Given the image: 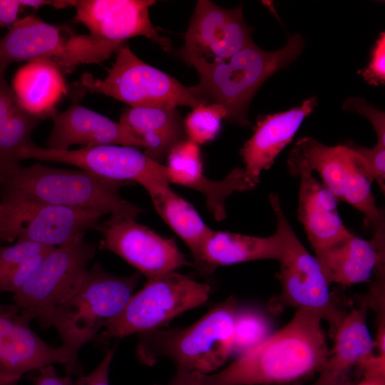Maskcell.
<instances>
[{
    "instance_id": "cell-45",
    "label": "cell",
    "mask_w": 385,
    "mask_h": 385,
    "mask_svg": "<svg viewBox=\"0 0 385 385\" xmlns=\"http://www.w3.org/2000/svg\"><path fill=\"white\" fill-rule=\"evenodd\" d=\"M292 385H299V384H292Z\"/></svg>"
},
{
    "instance_id": "cell-14",
    "label": "cell",
    "mask_w": 385,
    "mask_h": 385,
    "mask_svg": "<svg viewBox=\"0 0 385 385\" xmlns=\"http://www.w3.org/2000/svg\"><path fill=\"white\" fill-rule=\"evenodd\" d=\"M31 320L16 306L0 305V371L21 379L25 374L56 364L65 366L66 375H82L67 348L53 347L29 326Z\"/></svg>"
},
{
    "instance_id": "cell-10",
    "label": "cell",
    "mask_w": 385,
    "mask_h": 385,
    "mask_svg": "<svg viewBox=\"0 0 385 385\" xmlns=\"http://www.w3.org/2000/svg\"><path fill=\"white\" fill-rule=\"evenodd\" d=\"M85 235L47 252L28 282L13 296L14 304L30 320L43 328L52 312L83 283L88 264L96 252V245Z\"/></svg>"
},
{
    "instance_id": "cell-36",
    "label": "cell",
    "mask_w": 385,
    "mask_h": 385,
    "mask_svg": "<svg viewBox=\"0 0 385 385\" xmlns=\"http://www.w3.org/2000/svg\"><path fill=\"white\" fill-rule=\"evenodd\" d=\"M50 250L31 256L17 266L9 284V292L15 294L28 282Z\"/></svg>"
},
{
    "instance_id": "cell-25",
    "label": "cell",
    "mask_w": 385,
    "mask_h": 385,
    "mask_svg": "<svg viewBox=\"0 0 385 385\" xmlns=\"http://www.w3.org/2000/svg\"><path fill=\"white\" fill-rule=\"evenodd\" d=\"M43 120L21 106L0 71V186L21 168V151L32 143V133Z\"/></svg>"
},
{
    "instance_id": "cell-6",
    "label": "cell",
    "mask_w": 385,
    "mask_h": 385,
    "mask_svg": "<svg viewBox=\"0 0 385 385\" xmlns=\"http://www.w3.org/2000/svg\"><path fill=\"white\" fill-rule=\"evenodd\" d=\"M122 45L77 34L66 26L29 15L19 19L0 38V69L5 71L10 64L21 61H41L71 69L101 63Z\"/></svg>"
},
{
    "instance_id": "cell-23",
    "label": "cell",
    "mask_w": 385,
    "mask_h": 385,
    "mask_svg": "<svg viewBox=\"0 0 385 385\" xmlns=\"http://www.w3.org/2000/svg\"><path fill=\"white\" fill-rule=\"evenodd\" d=\"M356 157V152L347 144L327 146L312 138H304L292 148L287 165L293 176L301 171L317 172L322 184L339 202Z\"/></svg>"
},
{
    "instance_id": "cell-8",
    "label": "cell",
    "mask_w": 385,
    "mask_h": 385,
    "mask_svg": "<svg viewBox=\"0 0 385 385\" xmlns=\"http://www.w3.org/2000/svg\"><path fill=\"white\" fill-rule=\"evenodd\" d=\"M210 291L208 284L175 271L148 278L143 287L104 324L96 338L106 343L160 329L176 316L205 303Z\"/></svg>"
},
{
    "instance_id": "cell-18",
    "label": "cell",
    "mask_w": 385,
    "mask_h": 385,
    "mask_svg": "<svg viewBox=\"0 0 385 385\" xmlns=\"http://www.w3.org/2000/svg\"><path fill=\"white\" fill-rule=\"evenodd\" d=\"M166 177L169 183L190 188L202 193L209 210L217 221L226 217L225 200L235 192L252 189L244 168L232 170L222 180L208 179L203 173L199 145L185 138L168 154Z\"/></svg>"
},
{
    "instance_id": "cell-2",
    "label": "cell",
    "mask_w": 385,
    "mask_h": 385,
    "mask_svg": "<svg viewBox=\"0 0 385 385\" xmlns=\"http://www.w3.org/2000/svg\"><path fill=\"white\" fill-rule=\"evenodd\" d=\"M129 183L107 180L82 170L36 163L21 167L0 186L1 202L58 205L135 219L142 209L118 193L121 187Z\"/></svg>"
},
{
    "instance_id": "cell-39",
    "label": "cell",
    "mask_w": 385,
    "mask_h": 385,
    "mask_svg": "<svg viewBox=\"0 0 385 385\" xmlns=\"http://www.w3.org/2000/svg\"><path fill=\"white\" fill-rule=\"evenodd\" d=\"M21 7L19 0H0V29L12 26Z\"/></svg>"
},
{
    "instance_id": "cell-13",
    "label": "cell",
    "mask_w": 385,
    "mask_h": 385,
    "mask_svg": "<svg viewBox=\"0 0 385 385\" xmlns=\"http://www.w3.org/2000/svg\"><path fill=\"white\" fill-rule=\"evenodd\" d=\"M99 231L103 235L100 247L118 255L147 279L194 267L173 239L158 235L133 218L111 215Z\"/></svg>"
},
{
    "instance_id": "cell-22",
    "label": "cell",
    "mask_w": 385,
    "mask_h": 385,
    "mask_svg": "<svg viewBox=\"0 0 385 385\" xmlns=\"http://www.w3.org/2000/svg\"><path fill=\"white\" fill-rule=\"evenodd\" d=\"M169 184L166 177H159L148 181L143 187L158 215L190 249L194 267L205 274L203 249L212 230L203 222L193 206L177 195Z\"/></svg>"
},
{
    "instance_id": "cell-37",
    "label": "cell",
    "mask_w": 385,
    "mask_h": 385,
    "mask_svg": "<svg viewBox=\"0 0 385 385\" xmlns=\"http://www.w3.org/2000/svg\"><path fill=\"white\" fill-rule=\"evenodd\" d=\"M113 354V349L107 351L98 366L89 374L78 376L73 385H110L108 372Z\"/></svg>"
},
{
    "instance_id": "cell-11",
    "label": "cell",
    "mask_w": 385,
    "mask_h": 385,
    "mask_svg": "<svg viewBox=\"0 0 385 385\" xmlns=\"http://www.w3.org/2000/svg\"><path fill=\"white\" fill-rule=\"evenodd\" d=\"M251 33L242 6L229 9L199 0L177 56L191 66L221 61L252 43Z\"/></svg>"
},
{
    "instance_id": "cell-9",
    "label": "cell",
    "mask_w": 385,
    "mask_h": 385,
    "mask_svg": "<svg viewBox=\"0 0 385 385\" xmlns=\"http://www.w3.org/2000/svg\"><path fill=\"white\" fill-rule=\"evenodd\" d=\"M116 54L105 78H96L85 73L81 79L82 87L90 93L125 103L130 108H193L204 103L190 93L188 87L143 61L128 46L122 45Z\"/></svg>"
},
{
    "instance_id": "cell-24",
    "label": "cell",
    "mask_w": 385,
    "mask_h": 385,
    "mask_svg": "<svg viewBox=\"0 0 385 385\" xmlns=\"http://www.w3.org/2000/svg\"><path fill=\"white\" fill-rule=\"evenodd\" d=\"M315 257L328 283L344 286L369 281L376 267L384 264V252L352 232Z\"/></svg>"
},
{
    "instance_id": "cell-47",
    "label": "cell",
    "mask_w": 385,
    "mask_h": 385,
    "mask_svg": "<svg viewBox=\"0 0 385 385\" xmlns=\"http://www.w3.org/2000/svg\"><path fill=\"white\" fill-rule=\"evenodd\" d=\"M155 385H158V384H155ZM168 385H169V384H168Z\"/></svg>"
},
{
    "instance_id": "cell-40",
    "label": "cell",
    "mask_w": 385,
    "mask_h": 385,
    "mask_svg": "<svg viewBox=\"0 0 385 385\" xmlns=\"http://www.w3.org/2000/svg\"><path fill=\"white\" fill-rule=\"evenodd\" d=\"M202 373L190 371L183 368H177L175 376L169 385H205Z\"/></svg>"
},
{
    "instance_id": "cell-38",
    "label": "cell",
    "mask_w": 385,
    "mask_h": 385,
    "mask_svg": "<svg viewBox=\"0 0 385 385\" xmlns=\"http://www.w3.org/2000/svg\"><path fill=\"white\" fill-rule=\"evenodd\" d=\"M26 379L34 385H73L72 376H60L52 365L46 366L28 373Z\"/></svg>"
},
{
    "instance_id": "cell-7",
    "label": "cell",
    "mask_w": 385,
    "mask_h": 385,
    "mask_svg": "<svg viewBox=\"0 0 385 385\" xmlns=\"http://www.w3.org/2000/svg\"><path fill=\"white\" fill-rule=\"evenodd\" d=\"M277 220V230L282 241L279 260L281 292L270 302L269 308L279 311L284 307L318 312L329 327L332 338L346 314L334 302L328 283L317 258L307 252L292 228L275 193L269 197Z\"/></svg>"
},
{
    "instance_id": "cell-32",
    "label": "cell",
    "mask_w": 385,
    "mask_h": 385,
    "mask_svg": "<svg viewBox=\"0 0 385 385\" xmlns=\"http://www.w3.org/2000/svg\"><path fill=\"white\" fill-rule=\"evenodd\" d=\"M53 247L29 241H17L11 245L0 247V294L9 292L12 275L17 266L26 258Z\"/></svg>"
},
{
    "instance_id": "cell-3",
    "label": "cell",
    "mask_w": 385,
    "mask_h": 385,
    "mask_svg": "<svg viewBox=\"0 0 385 385\" xmlns=\"http://www.w3.org/2000/svg\"><path fill=\"white\" fill-rule=\"evenodd\" d=\"M303 46L302 36L296 34L277 51H266L252 43L225 60L195 63L192 66L199 74V82L188 90L205 104L223 106L228 121L249 125L247 108L257 89L295 60Z\"/></svg>"
},
{
    "instance_id": "cell-17",
    "label": "cell",
    "mask_w": 385,
    "mask_h": 385,
    "mask_svg": "<svg viewBox=\"0 0 385 385\" xmlns=\"http://www.w3.org/2000/svg\"><path fill=\"white\" fill-rule=\"evenodd\" d=\"M368 308L365 300L344 315L332 337L333 347L311 385H355L361 379L374 344L366 324Z\"/></svg>"
},
{
    "instance_id": "cell-29",
    "label": "cell",
    "mask_w": 385,
    "mask_h": 385,
    "mask_svg": "<svg viewBox=\"0 0 385 385\" xmlns=\"http://www.w3.org/2000/svg\"><path fill=\"white\" fill-rule=\"evenodd\" d=\"M356 153V157L342 201L350 204L364 215V227L373 232L371 241L374 245L384 246V212L377 207L372 194L371 183L374 178L364 160L357 153Z\"/></svg>"
},
{
    "instance_id": "cell-1",
    "label": "cell",
    "mask_w": 385,
    "mask_h": 385,
    "mask_svg": "<svg viewBox=\"0 0 385 385\" xmlns=\"http://www.w3.org/2000/svg\"><path fill=\"white\" fill-rule=\"evenodd\" d=\"M321 315L298 309L292 320L227 367L202 374L205 385H282L319 372L329 351Z\"/></svg>"
},
{
    "instance_id": "cell-4",
    "label": "cell",
    "mask_w": 385,
    "mask_h": 385,
    "mask_svg": "<svg viewBox=\"0 0 385 385\" xmlns=\"http://www.w3.org/2000/svg\"><path fill=\"white\" fill-rule=\"evenodd\" d=\"M237 309L236 300L230 297L187 328H160L139 334L137 355L146 364L165 356L177 368L205 374L216 370L232 355Z\"/></svg>"
},
{
    "instance_id": "cell-5",
    "label": "cell",
    "mask_w": 385,
    "mask_h": 385,
    "mask_svg": "<svg viewBox=\"0 0 385 385\" xmlns=\"http://www.w3.org/2000/svg\"><path fill=\"white\" fill-rule=\"evenodd\" d=\"M136 272L120 277L95 263L80 287L51 314L45 328L54 327L73 362L80 349L97 337L104 324L118 315L133 294L140 279Z\"/></svg>"
},
{
    "instance_id": "cell-31",
    "label": "cell",
    "mask_w": 385,
    "mask_h": 385,
    "mask_svg": "<svg viewBox=\"0 0 385 385\" xmlns=\"http://www.w3.org/2000/svg\"><path fill=\"white\" fill-rule=\"evenodd\" d=\"M226 111L220 105H198L183 121L187 138L197 145L212 140L220 132L222 119H226Z\"/></svg>"
},
{
    "instance_id": "cell-15",
    "label": "cell",
    "mask_w": 385,
    "mask_h": 385,
    "mask_svg": "<svg viewBox=\"0 0 385 385\" xmlns=\"http://www.w3.org/2000/svg\"><path fill=\"white\" fill-rule=\"evenodd\" d=\"M153 0H78L75 20L84 25L91 37L123 43L128 38L145 36L165 51H172L171 41L159 34L149 16Z\"/></svg>"
},
{
    "instance_id": "cell-19",
    "label": "cell",
    "mask_w": 385,
    "mask_h": 385,
    "mask_svg": "<svg viewBox=\"0 0 385 385\" xmlns=\"http://www.w3.org/2000/svg\"><path fill=\"white\" fill-rule=\"evenodd\" d=\"M53 128L47 141L49 149L67 150L73 145L93 147L119 145L145 148L143 142L120 122L72 103L51 117Z\"/></svg>"
},
{
    "instance_id": "cell-26",
    "label": "cell",
    "mask_w": 385,
    "mask_h": 385,
    "mask_svg": "<svg viewBox=\"0 0 385 385\" xmlns=\"http://www.w3.org/2000/svg\"><path fill=\"white\" fill-rule=\"evenodd\" d=\"M119 122L143 142L144 153L158 163L185 139L183 122L176 108H130L123 112Z\"/></svg>"
},
{
    "instance_id": "cell-28",
    "label": "cell",
    "mask_w": 385,
    "mask_h": 385,
    "mask_svg": "<svg viewBox=\"0 0 385 385\" xmlns=\"http://www.w3.org/2000/svg\"><path fill=\"white\" fill-rule=\"evenodd\" d=\"M281 238L275 231L269 237H254L230 232L212 230L203 249L205 274L219 266L260 260H279Z\"/></svg>"
},
{
    "instance_id": "cell-30",
    "label": "cell",
    "mask_w": 385,
    "mask_h": 385,
    "mask_svg": "<svg viewBox=\"0 0 385 385\" xmlns=\"http://www.w3.org/2000/svg\"><path fill=\"white\" fill-rule=\"evenodd\" d=\"M272 331L271 319L260 309L237 308L234 318L232 354L242 355L266 340Z\"/></svg>"
},
{
    "instance_id": "cell-43",
    "label": "cell",
    "mask_w": 385,
    "mask_h": 385,
    "mask_svg": "<svg viewBox=\"0 0 385 385\" xmlns=\"http://www.w3.org/2000/svg\"><path fill=\"white\" fill-rule=\"evenodd\" d=\"M76 0H19L22 7L27 6L35 9L43 6H51L56 9L74 6Z\"/></svg>"
},
{
    "instance_id": "cell-42",
    "label": "cell",
    "mask_w": 385,
    "mask_h": 385,
    "mask_svg": "<svg viewBox=\"0 0 385 385\" xmlns=\"http://www.w3.org/2000/svg\"><path fill=\"white\" fill-rule=\"evenodd\" d=\"M355 385H385V367L366 366L361 379Z\"/></svg>"
},
{
    "instance_id": "cell-20",
    "label": "cell",
    "mask_w": 385,
    "mask_h": 385,
    "mask_svg": "<svg viewBox=\"0 0 385 385\" xmlns=\"http://www.w3.org/2000/svg\"><path fill=\"white\" fill-rule=\"evenodd\" d=\"M316 105L317 97L313 96L299 106L267 115L257 121L253 135L240 151L245 165V174L252 185L256 186L262 172L272 166L277 156L292 141L303 120Z\"/></svg>"
},
{
    "instance_id": "cell-46",
    "label": "cell",
    "mask_w": 385,
    "mask_h": 385,
    "mask_svg": "<svg viewBox=\"0 0 385 385\" xmlns=\"http://www.w3.org/2000/svg\"><path fill=\"white\" fill-rule=\"evenodd\" d=\"M0 71H4H4H2V70H0Z\"/></svg>"
},
{
    "instance_id": "cell-35",
    "label": "cell",
    "mask_w": 385,
    "mask_h": 385,
    "mask_svg": "<svg viewBox=\"0 0 385 385\" xmlns=\"http://www.w3.org/2000/svg\"><path fill=\"white\" fill-rule=\"evenodd\" d=\"M359 73L369 84L379 86L385 83V33L381 32L372 48L368 66Z\"/></svg>"
},
{
    "instance_id": "cell-16",
    "label": "cell",
    "mask_w": 385,
    "mask_h": 385,
    "mask_svg": "<svg viewBox=\"0 0 385 385\" xmlns=\"http://www.w3.org/2000/svg\"><path fill=\"white\" fill-rule=\"evenodd\" d=\"M11 215L17 241H29L58 247L85 235L100 230L101 213L64 206L20 203L6 205Z\"/></svg>"
},
{
    "instance_id": "cell-41",
    "label": "cell",
    "mask_w": 385,
    "mask_h": 385,
    "mask_svg": "<svg viewBox=\"0 0 385 385\" xmlns=\"http://www.w3.org/2000/svg\"><path fill=\"white\" fill-rule=\"evenodd\" d=\"M15 240L11 216L8 208L0 201V242L11 243Z\"/></svg>"
},
{
    "instance_id": "cell-33",
    "label": "cell",
    "mask_w": 385,
    "mask_h": 385,
    "mask_svg": "<svg viewBox=\"0 0 385 385\" xmlns=\"http://www.w3.org/2000/svg\"><path fill=\"white\" fill-rule=\"evenodd\" d=\"M365 162L373 178L382 191H385V145L376 143L373 148H367L347 143Z\"/></svg>"
},
{
    "instance_id": "cell-27",
    "label": "cell",
    "mask_w": 385,
    "mask_h": 385,
    "mask_svg": "<svg viewBox=\"0 0 385 385\" xmlns=\"http://www.w3.org/2000/svg\"><path fill=\"white\" fill-rule=\"evenodd\" d=\"M12 90L26 111L44 119L51 118L68 91L61 70L41 61L21 67L13 78Z\"/></svg>"
},
{
    "instance_id": "cell-12",
    "label": "cell",
    "mask_w": 385,
    "mask_h": 385,
    "mask_svg": "<svg viewBox=\"0 0 385 385\" xmlns=\"http://www.w3.org/2000/svg\"><path fill=\"white\" fill-rule=\"evenodd\" d=\"M21 158L66 163L107 180L135 182L142 186L154 178L166 177L165 165L131 146L103 145L58 150L32 142L22 150Z\"/></svg>"
},
{
    "instance_id": "cell-44",
    "label": "cell",
    "mask_w": 385,
    "mask_h": 385,
    "mask_svg": "<svg viewBox=\"0 0 385 385\" xmlns=\"http://www.w3.org/2000/svg\"><path fill=\"white\" fill-rule=\"evenodd\" d=\"M20 379L0 371V385H18Z\"/></svg>"
},
{
    "instance_id": "cell-21",
    "label": "cell",
    "mask_w": 385,
    "mask_h": 385,
    "mask_svg": "<svg viewBox=\"0 0 385 385\" xmlns=\"http://www.w3.org/2000/svg\"><path fill=\"white\" fill-rule=\"evenodd\" d=\"M300 179L297 217L317 255L351 232L339 217L338 201L309 171L296 175Z\"/></svg>"
},
{
    "instance_id": "cell-34",
    "label": "cell",
    "mask_w": 385,
    "mask_h": 385,
    "mask_svg": "<svg viewBox=\"0 0 385 385\" xmlns=\"http://www.w3.org/2000/svg\"><path fill=\"white\" fill-rule=\"evenodd\" d=\"M343 109L361 114L369 119L377 136V143L385 145V113L360 98H349L342 105Z\"/></svg>"
}]
</instances>
